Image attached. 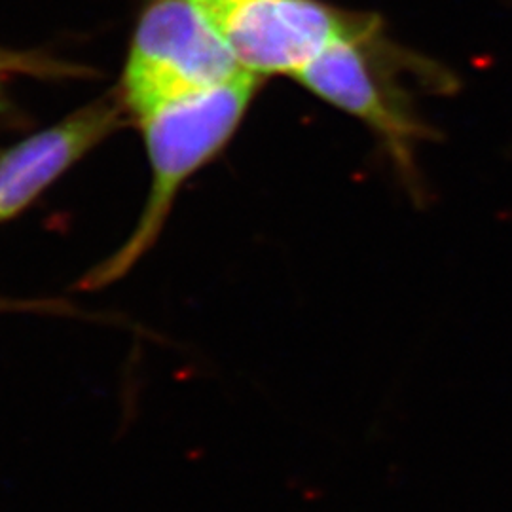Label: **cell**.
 Wrapping results in <instances>:
<instances>
[{"label": "cell", "mask_w": 512, "mask_h": 512, "mask_svg": "<svg viewBox=\"0 0 512 512\" xmlns=\"http://www.w3.org/2000/svg\"><path fill=\"white\" fill-rule=\"evenodd\" d=\"M452 80L431 61L397 46L385 35L382 19L359 14L344 35L294 76L315 97L370 129L404 173L416 177V152L433 131L420 118L406 78Z\"/></svg>", "instance_id": "6da1fadb"}, {"label": "cell", "mask_w": 512, "mask_h": 512, "mask_svg": "<svg viewBox=\"0 0 512 512\" xmlns=\"http://www.w3.org/2000/svg\"><path fill=\"white\" fill-rule=\"evenodd\" d=\"M260 86L255 74L167 103L139 118L150 164V190L128 241L82 281L97 289L114 283L147 255L164 232L184 184L211 164L236 135Z\"/></svg>", "instance_id": "7a4b0ae2"}, {"label": "cell", "mask_w": 512, "mask_h": 512, "mask_svg": "<svg viewBox=\"0 0 512 512\" xmlns=\"http://www.w3.org/2000/svg\"><path fill=\"white\" fill-rule=\"evenodd\" d=\"M245 71L186 0H148L129 42L116 93L129 118L228 84Z\"/></svg>", "instance_id": "3957f363"}, {"label": "cell", "mask_w": 512, "mask_h": 512, "mask_svg": "<svg viewBox=\"0 0 512 512\" xmlns=\"http://www.w3.org/2000/svg\"><path fill=\"white\" fill-rule=\"evenodd\" d=\"M258 78H294L332 40L344 35L359 12L323 0H186Z\"/></svg>", "instance_id": "277c9868"}, {"label": "cell", "mask_w": 512, "mask_h": 512, "mask_svg": "<svg viewBox=\"0 0 512 512\" xmlns=\"http://www.w3.org/2000/svg\"><path fill=\"white\" fill-rule=\"evenodd\" d=\"M128 120V110L114 92L4 150L0 154V222L35 202Z\"/></svg>", "instance_id": "5b68a950"}, {"label": "cell", "mask_w": 512, "mask_h": 512, "mask_svg": "<svg viewBox=\"0 0 512 512\" xmlns=\"http://www.w3.org/2000/svg\"><path fill=\"white\" fill-rule=\"evenodd\" d=\"M67 69L61 63H52L42 59L37 54H18V52H2L0 50V84L6 82L12 74H67Z\"/></svg>", "instance_id": "8992f818"}, {"label": "cell", "mask_w": 512, "mask_h": 512, "mask_svg": "<svg viewBox=\"0 0 512 512\" xmlns=\"http://www.w3.org/2000/svg\"><path fill=\"white\" fill-rule=\"evenodd\" d=\"M27 306H37V304H25V302H12L6 298H0V311L27 310Z\"/></svg>", "instance_id": "52a82bcc"}]
</instances>
